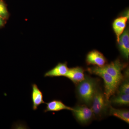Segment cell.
<instances>
[{
	"instance_id": "6da1fadb",
	"label": "cell",
	"mask_w": 129,
	"mask_h": 129,
	"mask_svg": "<svg viewBox=\"0 0 129 129\" xmlns=\"http://www.w3.org/2000/svg\"><path fill=\"white\" fill-rule=\"evenodd\" d=\"M77 85L76 92L80 100L86 105H91L95 92L97 89L96 79L86 76L85 79Z\"/></svg>"
},
{
	"instance_id": "7a4b0ae2",
	"label": "cell",
	"mask_w": 129,
	"mask_h": 129,
	"mask_svg": "<svg viewBox=\"0 0 129 129\" xmlns=\"http://www.w3.org/2000/svg\"><path fill=\"white\" fill-rule=\"evenodd\" d=\"M90 73L101 77L104 80V92L106 99L109 101L111 97L115 94L120 84L109 74L102 70L100 67H91L88 69Z\"/></svg>"
},
{
	"instance_id": "3957f363",
	"label": "cell",
	"mask_w": 129,
	"mask_h": 129,
	"mask_svg": "<svg viewBox=\"0 0 129 129\" xmlns=\"http://www.w3.org/2000/svg\"><path fill=\"white\" fill-rule=\"evenodd\" d=\"M109 102L106 99L104 93L97 88L92 99L91 108L94 116L101 117L107 113L110 106Z\"/></svg>"
},
{
	"instance_id": "277c9868",
	"label": "cell",
	"mask_w": 129,
	"mask_h": 129,
	"mask_svg": "<svg viewBox=\"0 0 129 129\" xmlns=\"http://www.w3.org/2000/svg\"><path fill=\"white\" fill-rule=\"evenodd\" d=\"M127 67V64L122 62L118 59L100 68L113 77L120 84L124 78L122 71Z\"/></svg>"
},
{
	"instance_id": "5b68a950",
	"label": "cell",
	"mask_w": 129,
	"mask_h": 129,
	"mask_svg": "<svg viewBox=\"0 0 129 129\" xmlns=\"http://www.w3.org/2000/svg\"><path fill=\"white\" fill-rule=\"evenodd\" d=\"M72 111L76 120L82 124L88 123L94 117L91 108L85 105L75 106Z\"/></svg>"
},
{
	"instance_id": "8992f818",
	"label": "cell",
	"mask_w": 129,
	"mask_h": 129,
	"mask_svg": "<svg viewBox=\"0 0 129 129\" xmlns=\"http://www.w3.org/2000/svg\"><path fill=\"white\" fill-rule=\"evenodd\" d=\"M86 62L88 65L92 64L102 67L106 64L107 59L102 53L94 50L88 53L86 57Z\"/></svg>"
},
{
	"instance_id": "52a82bcc",
	"label": "cell",
	"mask_w": 129,
	"mask_h": 129,
	"mask_svg": "<svg viewBox=\"0 0 129 129\" xmlns=\"http://www.w3.org/2000/svg\"><path fill=\"white\" fill-rule=\"evenodd\" d=\"M84 72V70L81 67H76L69 68L65 77L77 85L85 79Z\"/></svg>"
},
{
	"instance_id": "ba28073f",
	"label": "cell",
	"mask_w": 129,
	"mask_h": 129,
	"mask_svg": "<svg viewBox=\"0 0 129 129\" xmlns=\"http://www.w3.org/2000/svg\"><path fill=\"white\" fill-rule=\"evenodd\" d=\"M118 43L122 55L128 60L129 56V32L128 28L120 35Z\"/></svg>"
},
{
	"instance_id": "9c48e42d",
	"label": "cell",
	"mask_w": 129,
	"mask_h": 129,
	"mask_svg": "<svg viewBox=\"0 0 129 129\" xmlns=\"http://www.w3.org/2000/svg\"><path fill=\"white\" fill-rule=\"evenodd\" d=\"M31 99L32 103V109L34 111L37 110L41 104L45 103L43 100V93L35 84H32Z\"/></svg>"
},
{
	"instance_id": "30bf717a",
	"label": "cell",
	"mask_w": 129,
	"mask_h": 129,
	"mask_svg": "<svg viewBox=\"0 0 129 129\" xmlns=\"http://www.w3.org/2000/svg\"><path fill=\"white\" fill-rule=\"evenodd\" d=\"M69 69L67 63H59L52 69L46 72L44 74V77H65Z\"/></svg>"
},
{
	"instance_id": "8fae6325",
	"label": "cell",
	"mask_w": 129,
	"mask_h": 129,
	"mask_svg": "<svg viewBox=\"0 0 129 129\" xmlns=\"http://www.w3.org/2000/svg\"><path fill=\"white\" fill-rule=\"evenodd\" d=\"M127 16H122L116 18L113 23V28L118 42L120 35L124 31L127 20Z\"/></svg>"
},
{
	"instance_id": "7c38bea8",
	"label": "cell",
	"mask_w": 129,
	"mask_h": 129,
	"mask_svg": "<svg viewBox=\"0 0 129 129\" xmlns=\"http://www.w3.org/2000/svg\"><path fill=\"white\" fill-rule=\"evenodd\" d=\"M46 106L44 112H58L63 110L72 111L73 108L67 106L60 100H54L46 103Z\"/></svg>"
},
{
	"instance_id": "4fadbf2b",
	"label": "cell",
	"mask_w": 129,
	"mask_h": 129,
	"mask_svg": "<svg viewBox=\"0 0 129 129\" xmlns=\"http://www.w3.org/2000/svg\"><path fill=\"white\" fill-rule=\"evenodd\" d=\"M110 115L117 117L123 120L127 123H129V111L127 109H117L110 106L109 108Z\"/></svg>"
},
{
	"instance_id": "5bb4252c",
	"label": "cell",
	"mask_w": 129,
	"mask_h": 129,
	"mask_svg": "<svg viewBox=\"0 0 129 129\" xmlns=\"http://www.w3.org/2000/svg\"><path fill=\"white\" fill-rule=\"evenodd\" d=\"M110 101L116 105L128 106L129 104V94H118L117 95L112 97Z\"/></svg>"
},
{
	"instance_id": "9a60e30c",
	"label": "cell",
	"mask_w": 129,
	"mask_h": 129,
	"mask_svg": "<svg viewBox=\"0 0 129 129\" xmlns=\"http://www.w3.org/2000/svg\"><path fill=\"white\" fill-rule=\"evenodd\" d=\"M118 94H129V82L128 78H127L124 81L119 88Z\"/></svg>"
},
{
	"instance_id": "2e32d148",
	"label": "cell",
	"mask_w": 129,
	"mask_h": 129,
	"mask_svg": "<svg viewBox=\"0 0 129 129\" xmlns=\"http://www.w3.org/2000/svg\"><path fill=\"white\" fill-rule=\"evenodd\" d=\"M9 16L6 5L3 0H0V17L3 19H7Z\"/></svg>"
},
{
	"instance_id": "e0dca14e",
	"label": "cell",
	"mask_w": 129,
	"mask_h": 129,
	"mask_svg": "<svg viewBox=\"0 0 129 129\" xmlns=\"http://www.w3.org/2000/svg\"><path fill=\"white\" fill-rule=\"evenodd\" d=\"M4 24H5L4 19H3L1 17H0V27L3 26Z\"/></svg>"
}]
</instances>
